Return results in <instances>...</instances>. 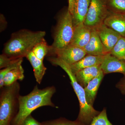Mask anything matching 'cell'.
Instances as JSON below:
<instances>
[{"mask_svg":"<svg viewBox=\"0 0 125 125\" xmlns=\"http://www.w3.org/2000/svg\"><path fill=\"white\" fill-rule=\"evenodd\" d=\"M74 27L72 15L68 8L61 14L58 19L54 36V40L49 52L64 48L69 45L73 36Z\"/></svg>","mask_w":125,"mask_h":125,"instance_id":"obj_5","label":"cell"},{"mask_svg":"<svg viewBox=\"0 0 125 125\" xmlns=\"http://www.w3.org/2000/svg\"><path fill=\"white\" fill-rule=\"evenodd\" d=\"M46 34L44 31L23 30L18 31L12 34L5 45L3 54L14 59L26 57L34 46L44 39Z\"/></svg>","mask_w":125,"mask_h":125,"instance_id":"obj_2","label":"cell"},{"mask_svg":"<svg viewBox=\"0 0 125 125\" xmlns=\"http://www.w3.org/2000/svg\"><path fill=\"white\" fill-rule=\"evenodd\" d=\"M109 13L106 0H92L84 24L91 30H97Z\"/></svg>","mask_w":125,"mask_h":125,"instance_id":"obj_6","label":"cell"},{"mask_svg":"<svg viewBox=\"0 0 125 125\" xmlns=\"http://www.w3.org/2000/svg\"><path fill=\"white\" fill-rule=\"evenodd\" d=\"M19 58L14 59L10 58L4 54H1L0 56V68L4 69L9 66L16 61Z\"/></svg>","mask_w":125,"mask_h":125,"instance_id":"obj_25","label":"cell"},{"mask_svg":"<svg viewBox=\"0 0 125 125\" xmlns=\"http://www.w3.org/2000/svg\"><path fill=\"white\" fill-rule=\"evenodd\" d=\"M104 75V73L102 70L98 74L91 80L84 88L87 102L92 106H93L98 90Z\"/></svg>","mask_w":125,"mask_h":125,"instance_id":"obj_16","label":"cell"},{"mask_svg":"<svg viewBox=\"0 0 125 125\" xmlns=\"http://www.w3.org/2000/svg\"><path fill=\"white\" fill-rule=\"evenodd\" d=\"M106 56L87 55L76 63L69 65L72 73L75 74L78 72L83 69L94 66L101 65L104 60Z\"/></svg>","mask_w":125,"mask_h":125,"instance_id":"obj_13","label":"cell"},{"mask_svg":"<svg viewBox=\"0 0 125 125\" xmlns=\"http://www.w3.org/2000/svg\"><path fill=\"white\" fill-rule=\"evenodd\" d=\"M19 125H42V123L34 118L31 115L28 116Z\"/></svg>","mask_w":125,"mask_h":125,"instance_id":"obj_26","label":"cell"},{"mask_svg":"<svg viewBox=\"0 0 125 125\" xmlns=\"http://www.w3.org/2000/svg\"><path fill=\"white\" fill-rule=\"evenodd\" d=\"M56 91L54 86L40 89L36 85L27 95H20L19 111L12 121L11 125H19L34 111L41 107L50 106L57 108L52 101Z\"/></svg>","mask_w":125,"mask_h":125,"instance_id":"obj_1","label":"cell"},{"mask_svg":"<svg viewBox=\"0 0 125 125\" xmlns=\"http://www.w3.org/2000/svg\"><path fill=\"white\" fill-rule=\"evenodd\" d=\"M96 31L107 51L110 53V52L121 36L104 24Z\"/></svg>","mask_w":125,"mask_h":125,"instance_id":"obj_8","label":"cell"},{"mask_svg":"<svg viewBox=\"0 0 125 125\" xmlns=\"http://www.w3.org/2000/svg\"><path fill=\"white\" fill-rule=\"evenodd\" d=\"M24 78V70L22 64L20 65L5 75L4 79V87L12 85L18 80H22Z\"/></svg>","mask_w":125,"mask_h":125,"instance_id":"obj_18","label":"cell"},{"mask_svg":"<svg viewBox=\"0 0 125 125\" xmlns=\"http://www.w3.org/2000/svg\"><path fill=\"white\" fill-rule=\"evenodd\" d=\"M33 69L34 74L37 83L40 84L47 70L43 61L37 58L32 51L30 52L26 57Z\"/></svg>","mask_w":125,"mask_h":125,"instance_id":"obj_17","label":"cell"},{"mask_svg":"<svg viewBox=\"0 0 125 125\" xmlns=\"http://www.w3.org/2000/svg\"><path fill=\"white\" fill-rule=\"evenodd\" d=\"M106 3L110 13L125 15V0H106Z\"/></svg>","mask_w":125,"mask_h":125,"instance_id":"obj_19","label":"cell"},{"mask_svg":"<svg viewBox=\"0 0 125 125\" xmlns=\"http://www.w3.org/2000/svg\"><path fill=\"white\" fill-rule=\"evenodd\" d=\"M90 125H113L109 121L107 115L106 110L104 108L95 117Z\"/></svg>","mask_w":125,"mask_h":125,"instance_id":"obj_23","label":"cell"},{"mask_svg":"<svg viewBox=\"0 0 125 125\" xmlns=\"http://www.w3.org/2000/svg\"><path fill=\"white\" fill-rule=\"evenodd\" d=\"M20 87L17 81L2 89L0 96V125H11L18 113Z\"/></svg>","mask_w":125,"mask_h":125,"instance_id":"obj_4","label":"cell"},{"mask_svg":"<svg viewBox=\"0 0 125 125\" xmlns=\"http://www.w3.org/2000/svg\"><path fill=\"white\" fill-rule=\"evenodd\" d=\"M23 60V58H19L16 61L11 64V65L0 70V89L4 87V79L5 75L11 70L14 69L20 65L22 64Z\"/></svg>","mask_w":125,"mask_h":125,"instance_id":"obj_24","label":"cell"},{"mask_svg":"<svg viewBox=\"0 0 125 125\" xmlns=\"http://www.w3.org/2000/svg\"><path fill=\"white\" fill-rule=\"evenodd\" d=\"M51 54L69 65L78 62L87 55L83 48L70 44Z\"/></svg>","mask_w":125,"mask_h":125,"instance_id":"obj_7","label":"cell"},{"mask_svg":"<svg viewBox=\"0 0 125 125\" xmlns=\"http://www.w3.org/2000/svg\"><path fill=\"white\" fill-rule=\"evenodd\" d=\"M123 59H124V60H125V57H124V58H123Z\"/></svg>","mask_w":125,"mask_h":125,"instance_id":"obj_29","label":"cell"},{"mask_svg":"<svg viewBox=\"0 0 125 125\" xmlns=\"http://www.w3.org/2000/svg\"><path fill=\"white\" fill-rule=\"evenodd\" d=\"M49 48L44 39L34 46L32 51L37 58L43 61L45 56L49 53Z\"/></svg>","mask_w":125,"mask_h":125,"instance_id":"obj_20","label":"cell"},{"mask_svg":"<svg viewBox=\"0 0 125 125\" xmlns=\"http://www.w3.org/2000/svg\"><path fill=\"white\" fill-rule=\"evenodd\" d=\"M101 70V65L94 66L81 70L75 74V75L78 83L84 88L98 74Z\"/></svg>","mask_w":125,"mask_h":125,"instance_id":"obj_15","label":"cell"},{"mask_svg":"<svg viewBox=\"0 0 125 125\" xmlns=\"http://www.w3.org/2000/svg\"><path fill=\"white\" fill-rule=\"evenodd\" d=\"M116 87L120 90L122 93L125 94V77L122 78L118 83L117 84Z\"/></svg>","mask_w":125,"mask_h":125,"instance_id":"obj_27","label":"cell"},{"mask_svg":"<svg viewBox=\"0 0 125 125\" xmlns=\"http://www.w3.org/2000/svg\"><path fill=\"white\" fill-rule=\"evenodd\" d=\"M104 24L125 38V15L109 12Z\"/></svg>","mask_w":125,"mask_h":125,"instance_id":"obj_14","label":"cell"},{"mask_svg":"<svg viewBox=\"0 0 125 125\" xmlns=\"http://www.w3.org/2000/svg\"><path fill=\"white\" fill-rule=\"evenodd\" d=\"M42 123V125H85L77 120L72 121L62 117L52 120L46 121Z\"/></svg>","mask_w":125,"mask_h":125,"instance_id":"obj_22","label":"cell"},{"mask_svg":"<svg viewBox=\"0 0 125 125\" xmlns=\"http://www.w3.org/2000/svg\"><path fill=\"white\" fill-rule=\"evenodd\" d=\"M92 0H75L72 13L74 27L84 23Z\"/></svg>","mask_w":125,"mask_h":125,"instance_id":"obj_12","label":"cell"},{"mask_svg":"<svg viewBox=\"0 0 125 125\" xmlns=\"http://www.w3.org/2000/svg\"><path fill=\"white\" fill-rule=\"evenodd\" d=\"M110 54L119 59L125 57V38L121 37L110 52Z\"/></svg>","mask_w":125,"mask_h":125,"instance_id":"obj_21","label":"cell"},{"mask_svg":"<svg viewBox=\"0 0 125 125\" xmlns=\"http://www.w3.org/2000/svg\"><path fill=\"white\" fill-rule=\"evenodd\" d=\"M101 68L104 74L120 73L125 77V60L117 58L110 54L105 56Z\"/></svg>","mask_w":125,"mask_h":125,"instance_id":"obj_9","label":"cell"},{"mask_svg":"<svg viewBox=\"0 0 125 125\" xmlns=\"http://www.w3.org/2000/svg\"><path fill=\"white\" fill-rule=\"evenodd\" d=\"M49 61L53 64L61 67L69 77L71 83L79 103V112L76 120L85 125H90L94 117L98 115L101 112L96 111L93 107L88 104L86 100L84 88L77 82L75 75L72 72L69 65L55 57L49 58Z\"/></svg>","mask_w":125,"mask_h":125,"instance_id":"obj_3","label":"cell"},{"mask_svg":"<svg viewBox=\"0 0 125 125\" xmlns=\"http://www.w3.org/2000/svg\"><path fill=\"white\" fill-rule=\"evenodd\" d=\"M83 49L87 55L104 56L110 54L107 51L95 30H92L89 42Z\"/></svg>","mask_w":125,"mask_h":125,"instance_id":"obj_10","label":"cell"},{"mask_svg":"<svg viewBox=\"0 0 125 125\" xmlns=\"http://www.w3.org/2000/svg\"><path fill=\"white\" fill-rule=\"evenodd\" d=\"M75 0H68L69 6H68V10L70 12L72 15L73 12V9L74 4Z\"/></svg>","mask_w":125,"mask_h":125,"instance_id":"obj_28","label":"cell"},{"mask_svg":"<svg viewBox=\"0 0 125 125\" xmlns=\"http://www.w3.org/2000/svg\"><path fill=\"white\" fill-rule=\"evenodd\" d=\"M92 31L84 23L75 26L73 36L70 44L83 49L89 42Z\"/></svg>","mask_w":125,"mask_h":125,"instance_id":"obj_11","label":"cell"}]
</instances>
